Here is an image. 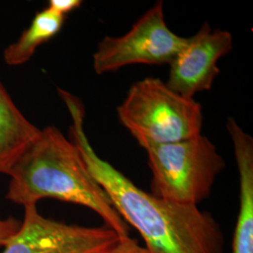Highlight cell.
<instances>
[{
	"label": "cell",
	"mask_w": 253,
	"mask_h": 253,
	"mask_svg": "<svg viewBox=\"0 0 253 253\" xmlns=\"http://www.w3.org/2000/svg\"><path fill=\"white\" fill-rule=\"evenodd\" d=\"M239 173V212L233 239V253H253V139L234 118L227 121Z\"/></svg>",
	"instance_id": "cell-8"
},
{
	"label": "cell",
	"mask_w": 253,
	"mask_h": 253,
	"mask_svg": "<svg viewBox=\"0 0 253 253\" xmlns=\"http://www.w3.org/2000/svg\"><path fill=\"white\" fill-rule=\"evenodd\" d=\"M40 130L19 110L0 82V173L8 174Z\"/></svg>",
	"instance_id": "cell-9"
},
{
	"label": "cell",
	"mask_w": 253,
	"mask_h": 253,
	"mask_svg": "<svg viewBox=\"0 0 253 253\" xmlns=\"http://www.w3.org/2000/svg\"><path fill=\"white\" fill-rule=\"evenodd\" d=\"M152 172L151 194L174 203L198 206L210 196L223 158L206 136L168 144H140Z\"/></svg>",
	"instance_id": "cell-3"
},
{
	"label": "cell",
	"mask_w": 253,
	"mask_h": 253,
	"mask_svg": "<svg viewBox=\"0 0 253 253\" xmlns=\"http://www.w3.org/2000/svg\"><path fill=\"white\" fill-rule=\"evenodd\" d=\"M22 221L14 217L0 218V247H5L17 234Z\"/></svg>",
	"instance_id": "cell-11"
},
{
	"label": "cell",
	"mask_w": 253,
	"mask_h": 253,
	"mask_svg": "<svg viewBox=\"0 0 253 253\" xmlns=\"http://www.w3.org/2000/svg\"><path fill=\"white\" fill-rule=\"evenodd\" d=\"M120 238L108 227L67 224L42 216L37 206H27L17 234L2 253H104Z\"/></svg>",
	"instance_id": "cell-6"
},
{
	"label": "cell",
	"mask_w": 253,
	"mask_h": 253,
	"mask_svg": "<svg viewBox=\"0 0 253 253\" xmlns=\"http://www.w3.org/2000/svg\"><path fill=\"white\" fill-rule=\"evenodd\" d=\"M6 198L24 208L54 199L89 208L119 236H129L105 190L92 176L73 141L54 126L41 129L8 172Z\"/></svg>",
	"instance_id": "cell-2"
},
{
	"label": "cell",
	"mask_w": 253,
	"mask_h": 253,
	"mask_svg": "<svg viewBox=\"0 0 253 253\" xmlns=\"http://www.w3.org/2000/svg\"><path fill=\"white\" fill-rule=\"evenodd\" d=\"M82 3L81 0H50L48 3V8L66 16V14L78 9Z\"/></svg>",
	"instance_id": "cell-13"
},
{
	"label": "cell",
	"mask_w": 253,
	"mask_h": 253,
	"mask_svg": "<svg viewBox=\"0 0 253 253\" xmlns=\"http://www.w3.org/2000/svg\"><path fill=\"white\" fill-rule=\"evenodd\" d=\"M62 99L73 118L72 141L120 217L142 236L147 253H224V235L215 217L198 206L161 199L138 188L95 152L84 129L81 103L69 93Z\"/></svg>",
	"instance_id": "cell-1"
},
{
	"label": "cell",
	"mask_w": 253,
	"mask_h": 253,
	"mask_svg": "<svg viewBox=\"0 0 253 253\" xmlns=\"http://www.w3.org/2000/svg\"><path fill=\"white\" fill-rule=\"evenodd\" d=\"M118 118L138 144H168L202 134L197 101L170 89L158 78L136 82L118 108Z\"/></svg>",
	"instance_id": "cell-4"
},
{
	"label": "cell",
	"mask_w": 253,
	"mask_h": 253,
	"mask_svg": "<svg viewBox=\"0 0 253 253\" xmlns=\"http://www.w3.org/2000/svg\"><path fill=\"white\" fill-rule=\"evenodd\" d=\"M187 42L188 38L167 27L160 1L124 36L105 37L93 54V67L98 74H103L133 64L170 65Z\"/></svg>",
	"instance_id": "cell-5"
},
{
	"label": "cell",
	"mask_w": 253,
	"mask_h": 253,
	"mask_svg": "<svg viewBox=\"0 0 253 253\" xmlns=\"http://www.w3.org/2000/svg\"><path fill=\"white\" fill-rule=\"evenodd\" d=\"M233 49V37L224 30H212L205 23L170 64L166 85L175 93L193 99L209 90L220 73L217 61Z\"/></svg>",
	"instance_id": "cell-7"
},
{
	"label": "cell",
	"mask_w": 253,
	"mask_h": 253,
	"mask_svg": "<svg viewBox=\"0 0 253 253\" xmlns=\"http://www.w3.org/2000/svg\"><path fill=\"white\" fill-rule=\"evenodd\" d=\"M104 253H148L145 247L138 244L130 236L121 237L118 244Z\"/></svg>",
	"instance_id": "cell-12"
},
{
	"label": "cell",
	"mask_w": 253,
	"mask_h": 253,
	"mask_svg": "<svg viewBox=\"0 0 253 253\" xmlns=\"http://www.w3.org/2000/svg\"><path fill=\"white\" fill-rule=\"evenodd\" d=\"M66 16L50 8L37 12L30 26L21 34L18 40L4 51V60L9 66L27 63L39 46L56 36L63 27Z\"/></svg>",
	"instance_id": "cell-10"
}]
</instances>
